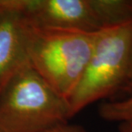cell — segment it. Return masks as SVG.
Here are the masks:
<instances>
[{"mask_svg":"<svg viewBox=\"0 0 132 132\" xmlns=\"http://www.w3.org/2000/svg\"><path fill=\"white\" fill-rule=\"evenodd\" d=\"M132 73V20L97 34L80 82L69 100L71 118L120 93Z\"/></svg>","mask_w":132,"mask_h":132,"instance_id":"2","label":"cell"},{"mask_svg":"<svg viewBox=\"0 0 132 132\" xmlns=\"http://www.w3.org/2000/svg\"><path fill=\"white\" fill-rule=\"evenodd\" d=\"M28 25L29 65L69 101L86 70L98 32L45 29Z\"/></svg>","mask_w":132,"mask_h":132,"instance_id":"1","label":"cell"},{"mask_svg":"<svg viewBox=\"0 0 132 132\" xmlns=\"http://www.w3.org/2000/svg\"><path fill=\"white\" fill-rule=\"evenodd\" d=\"M98 114L106 122H132V94L120 100L102 101L99 105Z\"/></svg>","mask_w":132,"mask_h":132,"instance_id":"6","label":"cell"},{"mask_svg":"<svg viewBox=\"0 0 132 132\" xmlns=\"http://www.w3.org/2000/svg\"><path fill=\"white\" fill-rule=\"evenodd\" d=\"M118 130V132H132V122L120 123Z\"/></svg>","mask_w":132,"mask_h":132,"instance_id":"10","label":"cell"},{"mask_svg":"<svg viewBox=\"0 0 132 132\" xmlns=\"http://www.w3.org/2000/svg\"><path fill=\"white\" fill-rule=\"evenodd\" d=\"M120 94L125 95V97L130 96L132 94V73L130 76V78H129L127 83L125 84V87L123 88V89L121 90Z\"/></svg>","mask_w":132,"mask_h":132,"instance_id":"8","label":"cell"},{"mask_svg":"<svg viewBox=\"0 0 132 132\" xmlns=\"http://www.w3.org/2000/svg\"><path fill=\"white\" fill-rule=\"evenodd\" d=\"M22 0L0 15V94L10 80L26 65L28 22L22 11Z\"/></svg>","mask_w":132,"mask_h":132,"instance_id":"5","label":"cell"},{"mask_svg":"<svg viewBox=\"0 0 132 132\" xmlns=\"http://www.w3.org/2000/svg\"><path fill=\"white\" fill-rule=\"evenodd\" d=\"M22 11L37 28L97 33L132 20V0H22Z\"/></svg>","mask_w":132,"mask_h":132,"instance_id":"4","label":"cell"},{"mask_svg":"<svg viewBox=\"0 0 132 132\" xmlns=\"http://www.w3.org/2000/svg\"><path fill=\"white\" fill-rule=\"evenodd\" d=\"M70 118L68 100L29 64L0 94V132H42Z\"/></svg>","mask_w":132,"mask_h":132,"instance_id":"3","label":"cell"},{"mask_svg":"<svg viewBox=\"0 0 132 132\" xmlns=\"http://www.w3.org/2000/svg\"><path fill=\"white\" fill-rule=\"evenodd\" d=\"M14 0H0V15L12 6Z\"/></svg>","mask_w":132,"mask_h":132,"instance_id":"9","label":"cell"},{"mask_svg":"<svg viewBox=\"0 0 132 132\" xmlns=\"http://www.w3.org/2000/svg\"><path fill=\"white\" fill-rule=\"evenodd\" d=\"M42 132H87V130L83 126L78 125H71V123H69V122H67L55 125L53 127L47 129Z\"/></svg>","mask_w":132,"mask_h":132,"instance_id":"7","label":"cell"}]
</instances>
